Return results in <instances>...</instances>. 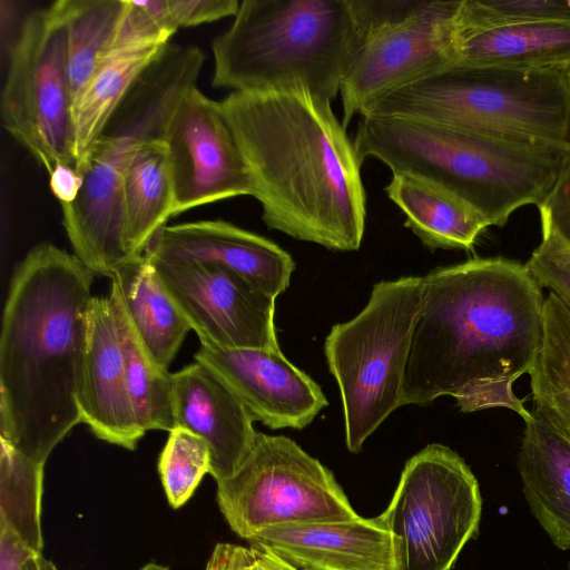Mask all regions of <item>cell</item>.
Segmentation results:
<instances>
[{"label": "cell", "instance_id": "obj_37", "mask_svg": "<svg viewBox=\"0 0 570 570\" xmlns=\"http://www.w3.org/2000/svg\"><path fill=\"white\" fill-rule=\"evenodd\" d=\"M49 176L51 193L61 205L70 204L78 197L83 179L75 166L57 165Z\"/></svg>", "mask_w": 570, "mask_h": 570}, {"label": "cell", "instance_id": "obj_11", "mask_svg": "<svg viewBox=\"0 0 570 570\" xmlns=\"http://www.w3.org/2000/svg\"><path fill=\"white\" fill-rule=\"evenodd\" d=\"M7 131L50 174L75 166L66 26L53 3L24 19L1 96Z\"/></svg>", "mask_w": 570, "mask_h": 570}, {"label": "cell", "instance_id": "obj_8", "mask_svg": "<svg viewBox=\"0 0 570 570\" xmlns=\"http://www.w3.org/2000/svg\"><path fill=\"white\" fill-rule=\"evenodd\" d=\"M423 277L376 283L364 308L332 326L324 343L352 453L401 406L406 365L422 303Z\"/></svg>", "mask_w": 570, "mask_h": 570}, {"label": "cell", "instance_id": "obj_36", "mask_svg": "<svg viewBox=\"0 0 570 570\" xmlns=\"http://www.w3.org/2000/svg\"><path fill=\"white\" fill-rule=\"evenodd\" d=\"M171 18L177 28L194 27L235 16L240 2L237 0H167Z\"/></svg>", "mask_w": 570, "mask_h": 570}, {"label": "cell", "instance_id": "obj_40", "mask_svg": "<svg viewBox=\"0 0 570 570\" xmlns=\"http://www.w3.org/2000/svg\"><path fill=\"white\" fill-rule=\"evenodd\" d=\"M139 570H170L167 566L157 563V562H148Z\"/></svg>", "mask_w": 570, "mask_h": 570}, {"label": "cell", "instance_id": "obj_18", "mask_svg": "<svg viewBox=\"0 0 570 570\" xmlns=\"http://www.w3.org/2000/svg\"><path fill=\"white\" fill-rule=\"evenodd\" d=\"M176 428L202 438L210 453L209 474L230 478L252 452L254 419L236 395L206 366L194 362L171 373Z\"/></svg>", "mask_w": 570, "mask_h": 570}, {"label": "cell", "instance_id": "obj_32", "mask_svg": "<svg viewBox=\"0 0 570 570\" xmlns=\"http://www.w3.org/2000/svg\"><path fill=\"white\" fill-rule=\"evenodd\" d=\"M177 30L167 0H127L111 51L168 45Z\"/></svg>", "mask_w": 570, "mask_h": 570}, {"label": "cell", "instance_id": "obj_15", "mask_svg": "<svg viewBox=\"0 0 570 570\" xmlns=\"http://www.w3.org/2000/svg\"><path fill=\"white\" fill-rule=\"evenodd\" d=\"M269 429H303L328 402L321 387L281 347L229 348L200 344L194 355Z\"/></svg>", "mask_w": 570, "mask_h": 570}, {"label": "cell", "instance_id": "obj_5", "mask_svg": "<svg viewBox=\"0 0 570 570\" xmlns=\"http://www.w3.org/2000/svg\"><path fill=\"white\" fill-rule=\"evenodd\" d=\"M363 35L356 0H244L212 43V85L303 88L332 104Z\"/></svg>", "mask_w": 570, "mask_h": 570}, {"label": "cell", "instance_id": "obj_23", "mask_svg": "<svg viewBox=\"0 0 570 570\" xmlns=\"http://www.w3.org/2000/svg\"><path fill=\"white\" fill-rule=\"evenodd\" d=\"M403 212L404 225L431 249L473 248L487 220L462 199L417 175L397 171L385 187Z\"/></svg>", "mask_w": 570, "mask_h": 570}, {"label": "cell", "instance_id": "obj_35", "mask_svg": "<svg viewBox=\"0 0 570 570\" xmlns=\"http://www.w3.org/2000/svg\"><path fill=\"white\" fill-rule=\"evenodd\" d=\"M537 207L542 234L552 233L570 247V151L564 155L551 189Z\"/></svg>", "mask_w": 570, "mask_h": 570}, {"label": "cell", "instance_id": "obj_27", "mask_svg": "<svg viewBox=\"0 0 570 570\" xmlns=\"http://www.w3.org/2000/svg\"><path fill=\"white\" fill-rule=\"evenodd\" d=\"M127 0L53 2L67 31L68 76L72 105L101 59L111 51Z\"/></svg>", "mask_w": 570, "mask_h": 570}, {"label": "cell", "instance_id": "obj_25", "mask_svg": "<svg viewBox=\"0 0 570 570\" xmlns=\"http://www.w3.org/2000/svg\"><path fill=\"white\" fill-rule=\"evenodd\" d=\"M175 191L163 138L138 145L122 187L124 242L128 258L144 255L154 236L174 216Z\"/></svg>", "mask_w": 570, "mask_h": 570}, {"label": "cell", "instance_id": "obj_6", "mask_svg": "<svg viewBox=\"0 0 570 570\" xmlns=\"http://www.w3.org/2000/svg\"><path fill=\"white\" fill-rule=\"evenodd\" d=\"M204 62L194 46L168 45L137 80L92 148L78 197L61 205L73 254L96 275L108 276L128 259L124 242L122 187L136 148L163 138L179 98L196 86Z\"/></svg>", "mask_w": 570, "mask_h": 570}, {"label": "cell", "instance_id": "obj_21", "mask_svg": "<svg viewBox=\"0 0 570 570\" xmlns=\"http://www.w3.org/2000/svg\"><path fill=\"white\" fill-rule=\"evenodd\" d=\"M518 470L533 517L557 548L570 550V443L532 415Z\"/></svg>", "mask_w": 570, "mask_h": 570}, {"label": "cell", "instance_id": "obj_38", "mask_svg": "<svg viewBox=\"0 0 570 570\" xmlns=\"http://www.w3.org/2000/svg\"><path fill=\"white\" fill-rule=\"evenodd\" d=\"M33 553L14 533L0 528V570H20Z\"/></svg>", "mask_w": 570, "mask_h": 570}, {"label": "cell", "instance_id": "obj_7", "mask_svg": "<svg viewBox=\"0 0 570 570\" xmlns=\"http://www.w3.org/2000/svg\"><path fill=\"white\" fill-rule=\"evenodd\" d=\"M362 116L412 118L570 148L567 71L452 65L387 94Z\"/></svg>", "mask_w": 570, "mask_h": 570}, {"label": "cell", "instance_id": "obj_29", "mask_svg": "<svg viewBox=\"0 0 570 570\" xmlns=\"http://www.w3.org/2000/svg\"><path fill=\"white\" fill-rule=\"evenodd\" d=\"M117 306L122 330L128 394L138 428L144 434L150 430L170 432L176 428L171 373L150 356L118 302Z\"/></svg>", "mask_w": 570, "mask_h": 570}, {"label": "cell", "instance_id": "obj_9", "mask_svg": "<svg viewBox=\"0 0 570 570\" xmlns=\"http://www.w3.org/2000/svg\"><path fill=\"white\" fill-rule=\"evenodd\" d=\"M481 513L470 466L450 448L433 443L406 462L379 517L392 535L396 570H451L476 534Z\"/></svg>", "mask_w": 570, "mask_h": 570}, {"label": "cell", "instance_id": "obj_2", "mask_svg": "<svg viewBox=\"0 0 570 570\" xmlns=\"http://www.w3.org/2000/svg\"><path fill=\"white\" fill-rule=\"evenodd\" d=\"M331 105L303 88L232 91L220 101L266 226L352 252L365 229L362 163Z\"/></svg>", "mask_w": 570, "mask_h": 570}, {"label": "cell", "instance_id": "obj_24", "mask_svg": "<svg viewBox=\"0 0 570 570\" xmlns=\"http://www.w3.org/2000/svg\"><path fill=\"white\" fill-rule=\"evenodd\" d=\"M167 46L117 49L101 59L72 105L73 157L79 174L117 109Z\"/></svg>", "mask_w": 570, "mask_h": 570}, {"label": "cell", "instance_id": "obj_14", "mask_svg": "<svg viewBox=\"0 0 570 570\" xmlns=\"http://www.w3.org/2000/svg\"><path fill=\"white\" fill-rule=\"evenodd\" d=\"M148 259L200 344L229 348L279 346L274 297L217 265Z\"/></svg>", "mask_w": 570, "mask_h": 570}, {"label": "cell", "instance_id": "obj_34", "mask_svg": "<svg viewBox=\"0 0 570 570\" xmlns=\"http://www.w3.org/2000/svg\"><path fill=\"white\" fill-rule=\"evenodd\" d=\"M204 570H298L273 550L257 543L248 547L217 543Z\"/></svg>", "mask_w": 570, "mask_h": 570}, {"label": "cell", "instance_id": "obj_42", "mask_svg": "<svg viewBox=\"0 0 570 570\" xmlns=\"http://www.w3.org/2000/svg\"><path fill=\"white\" fill-rule=\"evenodd\" d=\"M569 570H570V564H569Z\"/></svg>", "mask_w": 570, "mask_h": 570}, {"label": "cell", "instance_id": "obj_33", "mask_svg": "<svg viewBox=\"0 0 570 570\" xmlns=\"http://www.w3.org/2000/svg\"><path fill=\"white\" fill-rule=\"evenodd\" d=\"M525 266L542 288L570 307V247L566 243L552 233H543Z\"/></svg>", "mask_w": 570, "mask_h": 570}, {"label": "cell", "instance_id": "obj_16", "mask_svg": "<svg viewBox=\"0 0 570 570\" xmlns=\"http://www.w3.org/2000/svg\"><path fill=\"white\" fill-rule=\"evenodd\" d=\"M78 405L81 423L107 443L134 451L145 435L138 428L129 400L120 316L110 293L92 299L79 375Z\"/></svg>", "mask_w": 570, "mask_h": 570}, {"label": "cell", "instance_id": "obj_28", "mask_svg": "<svg viewBox=\"0 0 570 570\" xmlns=\"http://www.w3.org/2000/svg\"><path fill=\"white\" fill-rule=\"evenodd\" d=\"M45 464L0 439V528L42 553L41 499Z\"/></svg>", "mask_w": 570, "mask_h": 570}, {"label": "cell", "instance_id": "obj_17", "mask_svg": "<svg viewBox=\"0 0 570 570\" xmlns=\"http://www.w3.org/2000/svg\"><path fill=\"white\" fill-rule=\"evenodd\" d=\"M145 255L224 267L276 298L289 285L292 256L271 239L222 219L166 225Z\"/></svg>", "mask_w": 570, "mask_h": 570}, {"label": "cell", "instance_id": "obj_19", "mask_svg": "<svg viewBox=\"0 0 570 570\" xmlns=\"http://www.w3.org/2000/svg\"><path fill=\"white\" fill-rule=\"evenodd\" d=\"M248 542L298 570H396L393 539L380 517L275 527Z\"/></svg>", "mask_w": 570, "mask_h": 570}, {"label": "cell", "instance_id": "obj_41", "mask_svg": "<svg viewBox=\"0 0 570 570\" xmlns=\"http://www.w3.org/2000/svg\"><path fill=\"white\" fill-rule=\"evenodd\" d=\"M567 76H568V80H569V85H570V68L567 70Z\"/></svg>", "mask_w": 570, "mask_h": 570}, {"label": "cell", "instance_id": "obj_22", "mask_svg": "<svg viewBox=\"0 0 570 570\" xmlns=\"http://www.w3.org/2000/svg\"><path fill=\"white\" fill-rule=\"evenodd\" d=\"M110 291L145 348L168 370L190 325L144 254L128 258L109 277Z\"/></svg>", "mask_w": 570, "mask_h": 570}, {"label": "cell", "instance_id": "obj_31", "mask_svg": "<svg viewBox=\"0 0 570 570\" xmlns=\"http://www.w3.org/2000/svg\"><path fill=\"white\" fill-rule=\"evenodd\" d=\"M570 19V1L562 0H462L455 26L489 29L503 26Z\"/></svg>", "mask_w": 570, "mask_h": 570}, {"label": "cell", "instance_id": "obj_26", "mask_svg": "<svg viewBox=\"0 0 570 570\" xmlns=\"http://www.w3.org/2000/svg\"><path fill=\"white\" fill-rule=\"evenodd\" d=\"M531 414L570 443V307L549 292L543 340L530 373Z\"/></svg>", "mask_w": 570, "mask_h": 570}, {"label": "cell", "instance_id": "obj_30", "mask_svg": "<svg viewBox=\"0 0 570 570\" xmlns=\"http://www.w3.org/2000/svg\"><path fill=\"white\" fill-rule=\"evenodd\" d=\"M209 470L207 443L185 429L171 430L158 459V472L169 505L181 508Z\"/></svg>", "mask_w": 570, "mask_h": 570}, {"label": "cell", "instance_id": "obj_12", "mask_svg": "<svg viewBox=\"0 0 570 570\" xmlns=\"http://www.w3.org/2000/svg\"><path fill=\"white\" fill-rule=\"evenodd\" d=\"M461 1H405L365 28L341 85L344 127L387 94L454 65Z\"/></svg>", "mask_w": 570, "mask_h": 570}, {"label": "cell", "instance_id": "obj_4", "mask_svg": "<svg viewBox=\"0 0 570 570\" xmlns=\"http://www.w3.org/2000/svg\"><path fill=\"white\" fill-rule=\"evenodd\" d=\"M353 144L360 161L375 158L449 190L490 226H503L551 189L569 147L484 135L430 121L362 116Z\"/></svg>", "mask_w": 570, "mask_h": 570}, {"label": "cell", "instance_id": "obj_39", "mask_svg": "<svg viewBox=\"0 0 570 570\" xmlns=\"http://www.w3.org/2000/svg\"><path fill=\"white\" fill-rule=\"evenodd\" d=\"M20 570H60L52 561L47 559L43 553H33L22 563Z\"/></svg>", "mask_w": 570, "mask_h": 570}, {"label": "cell", "instance_id": "obj_20", "mask_svg": "<svg viewBox=\"0 0 570 570\" xmlns=\"http://www.w3.org/2000/svg\"><path fill=\"white\" fill-rule=\"evenodd\" d=\"M454 65L517 70L570 68V19L454 30Z\"/></svg>", "mask_w": 570, "mask_h": 570}, {"label": "cell", "instance_id": "obj_10", "mask_svg": "<svg viewBox=\"0 0 570 570\" xmlns=\"http://www.w3.org/2000/svg\"><path fill=\"white\" fill-rule=\"evenodd\" d=\"M216 501L229 528L247 541L269 528L360 517L317 459L287 436L259 432L239 469L217 482Z\"/></svg>", "mask_w": 570, "mask_h": 570}, {"label": "cell", "instance_id": "obj_3", "mask_svg": "<svg viewBox=\"0 0 570 570\" xmlns=\"http://www.w3.org/2000/svg\"><path fill=\"white\" fill-rule=\"evenodd\" d=\"M95 274L42 242L16 266L0 333V439L46 464L79 423L78 384Z\"/></svg>", "mask_w": 570, "mask_h": 570}, {"label": "cell", "instance_id": "obj_13", "mask_svg": "<svg viewBox=\"0 0 570 570\" xmlns=\"http://www.w3.org/2000/svg\"><path fill=\"white\" fill-rule=\"evenodd\" d=\"M175 191L174 216L237 196H254V183L220 101L197 86L177 101L165 126Z\"/></svg>", "mask_w": 570, "mask_h": 570}, {"label": "cell", "instance_id": "obj_1", "mask_svg": "<svg viewBox=\"0 0 570 570\" xmlns=\"http://www.w3.org/2000/svg\"><path fill=\"white\" fill-rule=\"evenodd\" d=\"M542 289L525 264L505 257L425 275L401 406L450 395L464 413L502 407L530 421L513 384L530 373L542 345Z\"/></svg>", "mask_w": 570, "mask_h": 570}]
</instances>
